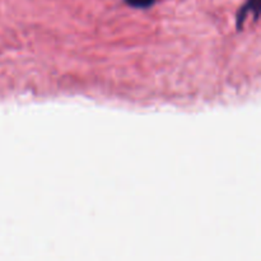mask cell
<instances>
[{
    "label": "cell",
    "instance_id": "1",
    "mask_svg": "<svg viewBox=\"0 0 261 261\" xmlns=\"http://www.w3.org/2000/svg\"><path fill=\"white\" fill-rule=\"evenodd\" d=\"M133 8H148L155 3V0H125Z\"/></svg>",
    "mask_w": 261,
    "mask_h": 261
}]
</instances>
